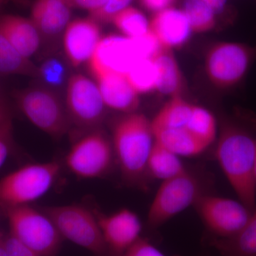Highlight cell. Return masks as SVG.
I'll use <instances>...</instances> for the list:
<instances>
[{"mask_svg": "<svg viewBox=\"0 0 256 256\" xmlns=\"http://www.w3.org/2000/svg\"><path fill=\"white\" fill-rule=\"evenodd\" d=\"M14 1V0H0V10L4 6L5 4L9 3L10 2Z\"/></svg>", "mask_w": 256, "mask_h": 256, "instance_id": "ab89813d", "label": "cell"}, {"mask_svg": "<svg viewBox=\"0 0 256 256\" xmlns=\"http://www.w3.org/2000/svg\"><path fill=\"white\" fill-rule=\"evenodd\" d=\"M140 1L146 10L156 13L166 8H171V5L174 2V0H140Z\"/></svg>", "mask_w": 256, "mask_h": 256, "instance_id": "d590c367", "label": "cell"}, {"mask_svg": "<svg viewBox=\"0 0 256 256\" xmlns=\"http://www.w3.org/2000/svg\"><path fill=\"white\" fill-rule=\"evenodd\" d=\"M3 238L8 256H41L10 234Z\"/></svg>", "mask_w": 256, "mask_h": 256, "instance_id": "1f68e13d", "label": "cell"}, {"mask_svg": "<svg viewBox=\"0 0 256 256\" xmlns=\"http://www.w3.org/2000/svg\"><path fill=\"white\" fill-rule=\"evenodd\" d=\"M254 182H255L256 186V152L255 159H254Z\"/></svg>", "mask_w": 256, "mask_h": 256, "instance_id": "f35d334b", "label": "cell"}, {"mask_svg": "<svg viewBox=\"0 0 256 256\" xmlns=\"http://www.w3.org/2000/svg\"><path fill=\"white\" fill-rule=\"evenodd\" d=\"M0 256H8L4 246V238L1 236H0Z\"/></svg>", "mask_w": 256, "mask_h": 256, "instance_id": "74e56055", "label": "cell"}, {"mask_svg": "<svg viewBox=\"0 0 256 256\" xmlns=\"http://www.w3.org/2000/svg\"><path fill=\"white\" fill-rule=\"evenodd\" d=\"M122 256H165L146 239L140 238Z\"/></svg>", "mask_w": 256, "mask_h": 256, "instance_id": "4dcf8cb0", "label": "cell"}, {"mask_svg": "<svg viewBox=\"0 0 256 256\" xmlns=\"http://www.w3.org/2000/svg\"><path fill=\"white\" fill-rule=\"evenodd\" d=\"M188 170L181 156L154 140L148 158L146 172L153 178L164 181L183 174Z\"/></svg>", "mask_w": 256, "mask_h": 256, "instance_id": "44dd1931", "label": "cell"}, {"mask_svg": "<svg viewBox=\"0 0 256 256\" xmlns=\"http://www.w3.org/2000/svg\"><path fill=\"white\" fill-rule=\"evenodd\" d=\"M70 8L88 10L89 12L99 9L108 0H66Z\"/></svg>", "mask_w": 256, "mask_h": 256, "instance_id": "d6a6232c", "label": "cell"}, {"mask_svg": "<svg viewBox=\"0 0 256 256\" xmlns=\"http://www.w3.org/2000/svg\"><path fill=\"white\" fill-rule=\"evenodd\" d=\"M12 131L0 132V168L4 164L9 156L12 146Z\"/></svg>", "mask_w": 256, "mask_h": 256, "instance_id": "e575fe53", "label": "cell"}, {"mask_svg": "<svg viewBox=\"0 0 256 256\" xmlns=\"http://www.w3.org/2000/svg\"><path fill=\"white\" fill-rule=\"evenodd\" d=\"M133 0H108L99 9L89 12V18L98 23H110L114 16L128 8Z\"/></svg>", "mask_w": 256, "mask_h": 256, "instance_id": "f546056e", "label": "cell"}, {"mask_svg": "<svg viewBox=\"0 0 256 256\" xmlns=\"http://www.w3.org/2000/svg\"><path fill=\"white\" fill-rule=\"evenodd\" d=\"M14 98L20 110L41 130L56 138L68 131V116L54 92L43 88H28L15 92Z\"/></svg>", "mask_w": 256, "mask_h": 256, "instance_id": "ba28073f", "label": "cell"}, {"mask_svg": "<svg viewBox=\"0 0 256 256\" xmlns=\"http://www.w3.org/2000/svg\"><path fill=\"white\" fill-rule=\"evenodd\" d=\"M0 32L28 60L40 47L41 35L30 18L11 14L0 16Z\"/></svg>", "mask_w": 256, "mask_h": 256, "instance_id": "ac0fdd59", "label": "cell"}, {"mask_svg": "<svg viewBox=\"0 0 256 256\" xmlns=\"http://www.w3.org/2000/svg\"><path fill=\"white\" fill-rule=\"evenodd\" d=\"M236 119L224 126L217 142L216 156L239 201L255 212L256 118L242 114Z\"/></svg>", "mask_w": 256, "mask_h": 256, "instance_id": "6da1fadb", "label": "cell"}, {"mask_svg": "<svg viewBox=\"0 0 256 256\" xmlns=\"http://www.w3.org/2000/svg\"><path fill=\"white\" fill-rule=\"evenodd\" d=\"M185 128L207 146L216 138V121L214 114L204 108L194 106L191 117Z\"/></svg>", "mask_w": 256, "mask_h": 256, "instance_id": "484cf974", "label": "cell"}, {"mask_svg": "<svg viewBox=\"0 0 256 256\" xmlns=\"http://www.w3.org/2000/svg\"><path fill=\"white\" fill-rule=\"evenodd\" d=\"M12 131V118L8 106L0 100V132Z\"/></svg>", "mask_w": 256, "mask_h": 256, "instance_id": "836d02e7", "label": "cell"}, {"mask_svg": "<svg viewBox=\"0 0 256 256\" xmlns=\"http://www.w3.org/2000/svg\"><path fill=\"white\" fill-rule=\"evenodd\" d=\"M194 106L181 95L172 96L151 121L152 130L185 128L191 117Z\"/></svg>", "mask_w": 256, "mask_h": 256, "instance_id": "603a6c76", "label": "cell"}, {"mask_svg": "<svg viewBox=\"0 0 256 256\" xmlns=\"http://www.w3.org/2000/svg\"><path fill=\"white\" fill-rule=\"evenodd\" d=\"M62 238L95 254L105 252L107 246L94 212L78 205L48 206L44 210Z\"/></svg>", "mask_w": 256, "mask_h": 256, "instance_id": "8992f818", "label": "cell"}, {"mask_svg": "<svg viewBox=\"0 0 256 256\" xmlns=\"http://www.w3.org/2000/svg\"><path fill=\"white\" fill-rule=\"evenodd\" d=\"M205 226L216 238H227L238 233L254 212L240 201L203 194L194 204Z\"/></svg>", "mask_w": 256, "mask_h": 256, "instance_id": "30bf717a", "label": "cell"}, {"mask_svg": "<svg viewBox=\"0 0 256 256\" xmlns=\"http://www.w3.org/2000/svg\"><path fill=\"white\" fill-rule=\"evenodd\" d=\"M64 34V50L74 67L89 62L101 40L99 24L90 18L70 22Z\"/></svg>", "mask_w": 256, "mask_h": 256, "instance_id": "5bb4252c", "label": "cell"}, {"mask_svg": "<svg viewBox=\"0 0 256 256\" xmlns=\"http://www.w3.org/2000/svg\"><path fill=\"white\" fill-rule=\"evenodd\" d=\"M154 140L180 156H198L208 148L185 128L152 131Z\"/></svg>", "mask_w": 256, "mask_h": 256, "instance_id": "ffe728a7", "label": "cell"}, {"mask_svg": "<svg viewBox=\"0 0 256 256\" xmlns=\"http://www.w3.org/2000/svg\"><path fill=\"white\" fill-rule=\"evenodd\" d=\"M203 194L201 184L190 171L162 181L148 212V223L158 227L188 207Z\"/></svg>", "mask_w": 256, "mask_h": 256, "instance_id": "52a82bcc", "label": "cell"}, {"mask_svg": "<svg viewBox=\"0 0 256 256\" xmlns=\"http://www.w3.org/2000/svg\"><path fill=\"white\" fill-rule=\"evenodd\" d=\"M107 247L122 256L140 238L142 225L132 210L122 208L112 214L94 212Z\"/></svg>", "mask_w": 256, "mask_h": 256, "instance_id": "4fadbf2b", "label": "cell"}, {"mask_svg": "<svg viewBox=\"0 0 256 256\" xmlns=\"http://www.w3.org/2000/svg\"><path fill=\"white\" fill-rule=\"evenodd\" d=\"M144 58H149V54L142 36L108 35L101 38L89 60V68L92 75L104 70L126 75L134 64Z\"/></svg>", "mask_w": 256, "mask_h": 256, "instance_id": "8fae6325", "label": "cell"}, {"mask_svg": "<svg viewBox=\"0 0 256 256\" xmlns=\"http://www.w3.org/2000/svg\"><path fill=\"white\" fill-rule=\"evenodd\" d=\"M106 106L126 114L137 110L140 104L137 92L128 82L126 75L104 70L92 74Z\"/></svg>", "mask_w": 256, "mask_h": 256, "instance_id": "9a60e30c", "label": "cell"}, {"mask_svg": "<svg viewBox=\"0 0 256 256\" xmlns=\"http://www.w3.org/2000/svg\"><path fill=\"white\" fill-rule=\"evenodd\" d=\"M182 10L194 33H205L214 28L216 14L202 0H185Z\"/></svg>", "mask_w": 256, "mask_h": 256, "instance_id": "4316f807", "label": "cell"}, {"mask_svg": "<svg viewBox=\"0 0 256 256\" xmlns=\"http://www.w3.org/2000/svg\"><path fill=\"white\" fill-rule=\"evenodd\" d=\"M66 105L69 117L80 128H95L105 116L106 106L98 86L82 74L69 78Z\"/></svg>", "mask_w": 256, "mask_h": 256, "instance_id": "7c38bea8", "label": "cell"}, {"mask_svg": "<svg viewBox=\"0 0 256 256\" xmlns=\"http://www.w3.org/2000/svg\"><path fill=\"white\" fill-rule=\"evenodd\" d=\"M72 8L66 0H36L31 18L41 36L52 40L60 36L70 22Z\"/></svg>", "mask_w": 256, "mask_h": 256, "instance_id": "e0dca14e", "label": "cell"}, {"mask_svg": "<svg viewBox=\"0 0 256 256\" xmlns=\"http://www.w3.org/2000/svg\"><path fill=\"white\" fill-rule=\"evenodd\" d=\"M150 31L160 46L170 50L184 45L192 32L183 10L172 6L154 13L150 22Z\"/></svg>", "mask_w": 256, "mask_h": 256, "instance_id": "2e32d148", "label": "cell"}, {"mask_svg": "<svg viewBox=\"0 0 256 256\" xmlns=\"http://www.w3.org/2000/svg\"><path fill=\"white\" fill-rule=\"evenodd\" d=\"M256 60V46L220 42L207 52L205 70L216 87L224 90L239 86Z\"/></svg>", "mask_w": 256, "mask_h": 256, "instance_id": "5b68a950", "label": "cell"}, {"mask_svg": "<svg viewBox=\"0 0 256 256\" xmlns=\"http://www.w3.org/2000/svg\"><path fill=\"white\" fill-rule=\"evenodd\" d=\"M124 36L134 38L149 32L150 22L140 10L129 6L111 22Z\"/></svg>", "mask_w": 256, "mask_h": 256, "instance_id": "83f0119b", "label": "cell"}, {"mask_svg": "<svg viewBox=\"0 0 256 256\" xmlns=\"http://www.w3.org/2000/svg\"><path fill=\"white\" fill-rule=\"evenodd\" d=\"M10 234L41 256H55L62 236L55 224L44 212L28 206L6 208Z\"/></svg>", "mask_w": 256, "mask_h": 256, "instance_id": "277c9868", "label": "cell"}, {"mask_svg": "<svg viewBox=\"0 0 256 256\" xmlns=\"http://www.w3.org/2000/svg\"><path fill=\"white\" fill-rule=\"evenodd\" d=\"M126 76L138 94L156 90L159 74L153 58L140 60L126 74Z\"/></svg>", "mask_w": 256, "mask_h": 256, "instance_id": "d4e9b609", "label": "cell"}, {"mask_svg": "<svg viewBox=\"0 0 256 256\" xmlns=\"http://www.w3.org/2000/svg\"><path fill=\"white\" fill-rule=\"evenodd\" d=\"M152 58L159 74L156 90L171 97L181 95L182 75L172 50L162 48Z\"/></svg>", "mask_w": 256, "mask_h": 256, "instance_id": "7402d4cb", "label": "cell"}, {"mask_svg": "<svg viewBox=\"0 0 256 256\" xmlns=\"http://www.w3.org/2000/svg\"><path fill=\"white\" fill-rule=\"evenodd\" d=\"M202 1L210 6L215 12L216 14L222 12L227 2V0H202Z\"/></svg>", "mask_w": 256, "mask_h": 256, "instance_id": "8d00e7d4", "label": "cell"}, {"mask_svg": "<svg viewBox=\"0 0 256 256\" xmlns=\"http://www.w3.org/2000/svg\"><path fill=\"white\" fill-rule=\"evenodd\" d=\"M114 154L112 144L105 134L94 131L74 143L66 156V164L79 178H102L112 168Z\"/></svg>", "mask_w": 256, "mask_h": 256, "instance_id": "9c48e42d", "label": "cell"}, {"mask_svg": "<svg viewBox=\"0 0 256 256\" xmlns=\"http://www.w3.org/2000/svg\"><path fill=\"white\" fill-rule=\"evenodd\" d=\"M0 75H22L36 77L38 68L24 57L0 32Z\"/></svg>", "mask_w": 256, "mask_h": 256, "instance_id": "cb8c5ba5", "label": "cell"}, {"mask_svg": "<svg viewBox=\"0 0 256 256\" xmlns=\"http://www.w3.org/2000/svg\"><path fill=\"white\" fill-rule=\"evenodd\" d=\"M154 136L151 121L140 114H128L116 124L112 148L124 176L137 180L146 172Z\"/></svg>", "mask_w": 256, "mask_h": 256, "instance_id": "7a4b0ae2", "label": "cell"}, {"mask_svg": "<svg viewBox=\"0 0 256 256\" xmlns=\"http://www.w3.org/2000/svg\"><path fill=\"white\" fill-rule=\"evenodd\" d=\"M60 171L57 161L22 166L0 180V203L9 208L36 201L50 191Z\"/></svg>", "mask_w": 256, "mask_h": 256, "instance_id": "3957f363", "label": "cell"}, {"mask_svg": "<svg viewBox=\"0 0 256 256\" xmlns=\"http://www.w3.org/2000/svg\"><path fill=\"white\" fill-rule=\"evenodd\" d=\"M38 76L48 85L60 86L65 79V67L60 60L50 58L44 62L38 68Z\"/></svg>", "mask_w": 256, "mask_h": 256, "instance_id": "f1b7e54d", "label": "cell"}, {"mask_svg": "<svg viewBox=\"0 0 256 256\" xmlns=\"http://www.w3.org/2000/svg\"><path fill=\"white\" fill-rule=\"evenodd\" d=\"M212 245L223 256H256V210L233 236L214 238Z\"/></svg>", "mask_w": 256, "mask_h": 256, "instance_id": "d6986e66", "label": "cell"}]
</instances>
